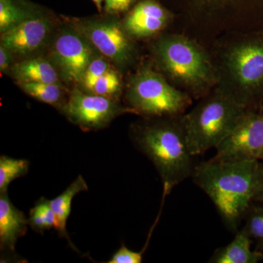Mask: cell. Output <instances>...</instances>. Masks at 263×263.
<instances>
[{
  "label": "cell",
  "instance_id": "cell-14",
  "mask_svg": "<svg viewBox=\"0 0 263 263\" xmlns=\"http://www.w3.org/2000/svg\"><path fill=\"white\" fill-rule=\"evenodd\" d=\"M252 240L245 228L238 230L233 240L224 247L216 249L211 257L212 263H257L261 260L259 251L251 249Z\"/></svg>",
  "mask_w": 263,
  "mask_h": 263
},
{
  "label": "cell",
  "instance_id": "cell-20",
  "mask_svg": "<svg viewBox=\"0 0 263 263\" xmlns=\"http://www.w3.org/2000/svg\"><path fill=\"white\" fill-rule=\"evenodd\" d=\"M245 229L252 241L255 242L257 251H263V205H251L245 214Z\"/></svg>",
  "mask_w": 263,
  "mask_h": 263
},
{
  "label": "cell",
  "instance_id": "cell-17",
  "mask_svg": "<svg viewBox=\"0 0 263 263\" xmlns=\"http://www.w3.org/2000/svg\"><path fill=\"white\" fill-rule=\"evenodd\" d=\"M29 226L34 231L43 233L56 229L57 220L50 200L41 197L29 211Z\"/></svg>",
  "mask_w": 263,
  "mask_h": 263
},
{
  "label": "cell",
  "instance_id": "cell-19",
  "mask_svg": "<svg viewBox=\"0 0 263 263\" xmlns=\"http://www.w3.org/2000/svg\"><path fill=\"white\" fill-rule=\"evenodd\" d=\"M22 88L32 98L50 105H57L61 99V89L55 84L32 81L22 82Z\"/></svg>",
  "mask_w": 263,
  "mask_h": 263
},
{
  "label": "cell",
  "instance_id": "cell-11",
  "mask_svg": "<svg viewBox=\"0 0 263 263\" xmlns=\"http://www.w3.org/2000/svg\"><path fill=\"white\" fill-rule=\"evenodd\" d=\"M48 24L41 19L23 21L2 34V46L15 53L32 51L41 46L46 38Z\"/></svg>",
  "mask_w": 263,
  "mask_h": 263
},
{
  "label": "cell",
  "instance_id": "cell-10",
  "mask_svg": "<svg viewBox=\"0 0 263 263\" xmlns=\"http://www.w3.org/2000/svg\"><path fill=\"white\" fill-rule=\"evenodd\" d=\"M86 36L104 56L118 62L127 61L130 46L117 24H95L86 29Z\"/></svg>",
  "mask_w": 263,
  "mask_h": 263
},
{
  "label": "cell",
  "instance_id": "cell-29",
  "mask_svg": "<svg viewBox=\"0 0 263 263\" xmlns=\"http://www.w3.org/2000/svg\"><path fill=\"white\" fill-rule=\"evenodd\" d=\"M259 253H260L261 258H262V259H263V252H262H262H260V251H259Z\"/></svg>",
  "mask_w": 263,
  "mask_h": 263
},
{
  "label": "cell",
  "instance_id": "cell-26",
  "mask_svg": "<svg viewBox=\"0 0 263 263\" xmlns=\"http://www.w3.org/2000/svg\"><path fill=\"white\" fill-rule=\"evenodd\" d=\"M256 202L260 205H263V162L261 168L260 177H259L258 185L254 195L253 202Z\"/></svg>",
  "mask_w": 263,
  "mask_h": 263
},
{
  "label": "cell",
  "instance_id": "cell-22",
  "mask_svg": "<svg viewBox=\"0 0 263 263\" xmlns=\"http://www.w3.org/2000/svg\"><path fill=\"white\" fill-rule=\"evenodd\" d=\"M119 86L120 82L117 73L113 71L108 70L98 79L90 91L95 95L105 97L117 92Z\"/></svg>",
  "mask_w": 263,
  "mask_h": 263
},
{
  "label": "cell",
  "instance_id": "cell-2",
  "mask_svg": "<svg viewBox=\"0 0 263 263\" xmlns=\"http://www.w3.org/2000/svg\"><path fill=\"white\" fill-rule=\"evenodd\" d=\"M181 116L148 124L134 136L137 148L148 157L160 175L164 195L192 176L195 167Z\"/></svg>",
  "mask_w": 263,
  "mask_h": 263
},
{
  "label": "cell",
  "instance_id": "cell-15",
  "mask_svg": "<svg viewBox=\"0 0 263 263\" xmlns=\"http://www.w3.org/2000/svg\"><path fill=\"white\" fill-rule=\"evenodd\" d=\"M87 190V183L82 176H79L61 195L50 200V203L56 217L57 231L61 238H65L68 241L71 248L77 252H79V250L71 241L66 227L71 213V207L74 197L81 192Z\"/></svg>",
  "mask_w": 263,
  "mask_h": 263
},
{
  "label": "cell",
  "instance_id": "cell-21",
  "mask_svg": "<svg viewBox=\"0 0 263 263\" xmlns=\"http://www.w3.org/2000/svg\"><path fill=\"white\" fill-rule=\"evenodd\" d=\"M22 18L20 10L10 0H0V29L2 32L20 23Z\"/></svg>",
  "mask_w": 263,
  "mask_h": 263
},
{
  "label": "cell",
  "instance_id": "cell-3",
  "mask_svg": "<svg viewBox=\"0 0 263 263\" xmlns=\"http://www.w3.org/2000/svg\"><path fill=\"white\" fill-rule=\"evenodd\" d=\"M218 89L247 109L263 96V38L233 43L216 67Z\"/></svg>",
  "mask_w": 263,
  "mask_h": 263
},
{
  "label": "cell",
  "instance_id": "cell-18",
  "mask_svg": "<svg viewBox=\"0 0 263 263\" xmlns=\"http://www.w3.org/2000/svg\"><path fill=\"white\" fill-rule=\"evenodd\" d=\"M29 162L7 156L0 157V193H7L10 183L22 177L29 171Z\"/></svg>",
  "mask_w": 263,
  "mask_h": 263
},
{
  "label": "cell",
  "instance_id": "cell-8",
  "mask_svg": "<svg viewBox=\"0 0 263 263\" xmlns=\"http://www.w3.org/2000/svg\"><path fill=\"white\" fill-rule=\"evenodd\" d=\"M63 108L72 122L89 129L103 127L119 112L106 97L86 95L79 90L71 93Z\"/></svg>",
  "mask_w": 263,
  "mask_h": 263
},
{
  "label": "cell",
  "instance_id": "cell-27",
  "mask_svg": "<svg viewBox=\"0 0 263 263\" xmlns=\"http://www.w3.org/2000/svg\"><path fill=\"white\" fill-rule=\"evenodd\" d=\"M8 67V53L5 51L3 46L0 48V68L1 70H5Z\"/></svg>",
  "mask_w": 263,
  "mask_h": 263
},
{
  "label": "cell",
  "instance_id": "cell-7",
  "mask_svg": "<svg viewBox=\"0 0 263 263\" xmlns=\"http://www.w3.org/2000/svg\"><path fill=\"white\" fill-rule=\"evenodd\" d=\"M216 149V160H263L262 112L247 110Z\"/></svg>",
  "mask_w": 263,
  "mask_h": 263
},
{
  "label": "cell",
  "instance_id": "cell-13",
  "mask_svg": "<svg viewBox=\"0 0 263 263\" xmlns=\"http://www.w3.org/2000/svg\"><path fill=\"white\" fill-rule=\"evenodd\" d=\"M168 20V14L158 3L151 0L137 5L126 21L128 32L138 37L152 35L161 30Z\"/></svg>",
  "mask_w": 263,
  "mask_h": 263
},
{
  "label": "cell",
  "instance_id": "cell-30",
  "mask_svg": "<svg viewBox=\"0 0 263 263\" xmlns=\"http://www.w3.org/2000/svg\"><path fill=\"white\" fill-rule=\"evenodd\" d=\"M262 114H263V112H262Z\"/></svg>",
  "mask_w": 263,
  "mask_h": 263
},
{
  "label": "cell",
  "instance_id": "cell-4",
  "mask_svg": "<svg viewBox=\"0 0 263 263\" xmlns=\"http://www.w3.org/2000/svg\"><path fill=\"white\" fill-rule=\"evenodd\" d=\"M247 110L216 88L191 111L181 116L192 155H202L216 148Z\"/></svg>",
  "mask_w": 263,
  "mask_h": 263
},
{
  "label": "cell",
  "instance_id": "cell-16",
  "mask_svg": "<svg viewBox=\"0 0 263 263\" xmlns=\"http://www.w3.org/2000/svg\"><path fill=\"white\" fill-rule=\"evenodd\" d=\"M15 73L22 82L56 84L58 80L56 70L51 64L39 59L18 64L15 67Z\"/></svg>",
  "mask_w": 263,
  "mask_h": 263
},
{
  "label": "cell",
  "instance_id": "cell-23",
  "mask_svg": "<svg viewBox=\"0 0 263 263\" xmlns=\"http://www.w3.org/2000/svg\"><path fill=\"white\" fill-rule=\"evenodd\" d=\"M108 70V64L102 59H98L91 62L85 72L83 79L86 89L91 90L98 79Z\"/></svg>",
  "mask_w": 263,
  "mask_h": 263
},
{
  "label": "cell",
  "instance_id": "cell-6",
  "mask_svg": "<svg viewBox=\"0 0 263 263\" xmlns=\"http://www.w3.org/2000/svg\"><path fill=\"white\" fill-rule=\"evenodd\" d=\"M128 100L133 112L151 117H179L191 103L187 93L169 84L150 69L135 76Z\"/></svg>",
  "mask_w": 263,
  "mask_h": 263
},
{
  "label": "cell",
  "instance_id": "cell-25",
  "mask_svg": "<svg viewBox=\"0 0 263 263\" xmlns=\"http://www.w3.org/2000/svg\"><path fill=\"white\" fill-rule=\"evenodd\" d=\"M132 0H105V9L109 12L122 11L128 9Z\"/></svg>",
  "mask_w": 263,
  "mask_h": 263
},
{
  "label": "cell",
  "instance_id": "cell-12",
  "mask_svg": "<svg viewBox=\"0 0 263 263\" xmlns=\"http://www.w3.org/2000/svg\"><path fill=\"white\" fill-rule=\"evenodd\" d=\"M28 219L10 201L7 193H0V248L13 252L17 240L27 233Z\"/></svg>",
  "mask_w": 263,
  "mask_h": 263
},
{
  "label": "cell",
  "instance_id": "cell-5",
  "mask_svg": "<svg viewBox=\"0 0 263 263\" xmlns=\"http://www.w3.org/2000/svg\"><path fill=\"white\" fill-rule=\"evenodd\" d=\"M156 54L167 75L195 96L206 95L217 84V72L210 57L188 37L164 36L157 43Z\"/></svg>",
  "mask_w": 263,
  "mask_h": 263
},
{
  "label": "cell",
  "instance_id": "cell-24",
  "mask_svg": "<svg viewBox=\"0 0 263 263\" xmlns=\"http://www.w3.org/2000/svg\"><path fill=\"white\" fill-rule=\"evenodd\" d=\"M143 249L141 252H134L122 245L108 263H141L143 261Z\"/></svg>",
  "mask_w": 263,
  "mask_h": 263
},
{
  "label": "cell",
  "instance_id": "cell-28",
  "mask_svg": "<svg viewBox=\"0 0 263 263\" xmlns=\"http://www.w3.org/2000/svg\"><path fill=\"white\" fill-rule=\"evenodd\" d=\"M92 1L94 2L96 6L98 7V9L101 10L102 2H103V0H92Z\"/></svg>",
  "mask_w": 263,
  "mask_h": 263
},
{
  "label": "cell",
  "instance_id": "cell-1",
  "mask_svg": "<svg viewBox=\"0 0 263 263\" xmlns=\"http://www.w3.org/2000/svg\"><path fill=\"white\" fill-rule=\"evenodd\" d=\"M261 168L260 160L212 158L195 166L191 177L210 197L226 226L236 230L253 203Z\"/></svg>",
  "mask_w": 263,
  "mask_h": 263
},
{
  "label": "cell",
  "instance_id": "cell-9",
  "mask_svg": "<svg viewBox=\"0 0 263 263\" xmlns=\"http://www.w3.org/2000/svg\"><path fill=\"white\" fill-rule=\"evenodd\" d=\"M55 51L67 79L73 81L83 80L91 63V51L84 41L73 34H62L57 39Z\"/></svg>",
  "mask_w": 263,
  "mask_h": 263
}]
</instances>
